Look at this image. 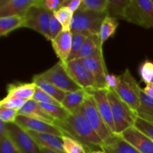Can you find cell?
I'll return each mask as SVG.
<instances>
[{
    "mask_svg": "<svg viewBox=\"0 0 153 153\" xmlns=\"http://www.w3.org/2000/svg\"><path fill=\"white\" fill-rule=\"evenodd\" d=\"M40 151H41V153H60L58 152H56V151L47 149V148H40Z\"/></svg>",
    "mask_w": 153,
    "mask_h": 153,
    "instance_id": "cell-45",
    "label": "cell"
},
{
    "mask_svg": "<svg viewBox=\"0 0 153 153\" xmlns=\"http://www.w3.org/2000/svg\"><path fill=\"white\" fill-rule=\"evenodd\" d=\"M137 117L153 123V99L148 97L142 89L140 94V105L136 112Z\"/></svg>",
    "mask_w": 153,
    "mask_h": 153,
    "instance_id": "cell-25",
    "label": "cell"
},
{
    "mask_svg": "<svg viewBox=\"0 0 153 153\" xmlns=\"http://www.w3.org/2000/svg\"><path fill=\"white\" fill-rule=\"evenodd\" d=\"M134 126L153 140V123L137 117Z\"/></svg>",
    "mask_w": 153,
    "mask_h": 153,
    "instance_id": "cell-37",
    "label": "cell"
},
{
    "mask_svg": "<svg viewBox=\"0 0 153 153\" xmlns=\"http://www.w3.org/2000/svg\"><path fill=\"white\" fill-rule=\"evenodd\" d=\"M33 100L34 101L37 102L38 103H45V104H49V105H59L62 106L60 102H58L55 99L49 96V94H46L41 89L39 88L36 87L35 92H34V97Z\"/></svg>",
    "mask_w": 153,
    "mask_h": 153,
    "instance_id": "cell-34",
    "label": "cell"
},
{
    "mask_svg": "<svg viewBox=\"0 0 153 153\" xmlns=\"http://www.w3.org/2000/svg\"><path fill=\"white\" fill-rule=\"evenodd\" d=\"M38 0H1L0 17L10 16H22L28 9L37 4Z\"/></svg>",
    "mask_w": 153,
    "mask_h": 153,
    "instance_id": "cell-15",
    "label": "cell"
},
{
    "mask_svg": "<svg viewBox=\"0 0 153 153\" xmlns=\"http://www.w3.org/2000/svg\"><path fill=\"white\" fill-rule=\"evenodd\" d=\"M67 73L73 81L82 89L87 91L98 89L97 82L92 73L87 68L81 59H74L67 61L64 64Z\"/></svg>",
    "mask_w": 153,
    "mask_h": 153,
    "instance_id": "cell-10",
    "label": "cell"
},
{
    "mask_svg": "<svg viewBox=\"0 0 153 153\" xmlns=\"http://www.w3.org/2000/svg\"><path fill=\"white\" fill-rule=\"evenodd\" d=\"M6 125L10 140L21 153H41L40 147L28 131L16 123Z\"/></svg>",
    "mask_w": 153,
    "mask_h": 153,
    "instance_id": "cell-9",
    "label": "cell"
},
{
    "mask_svg": "<svg viewBox=\"0 0 153 153\" xmlns=\"http://www.w3.org/2000/svg\"><path fill=\"white\" fill-rule=\"evenodd\" d=\"M7 125L5 123L0 120V137H3L4 136L7 135Z\"/></svg>",
    "mask_w": 153,
    "mask_h": 153,
    "instance_id": "cell-44",
    "label": "cell"
},
{
    "mask_svg": "<svg viewBox=\"0 0 153 153\" xmlns=\"http://www.w3.org/2000/svg\"><path fill=\"white\" fill-rule=\"evenodd\" d=\"M143 91L146 95L153 99V82L147 84L143 89Z\"/></svg>",
    "mask_w": 153,
    "mask_h": 153,
    "instance_id": "cell-43",
    "label": "cell"
},
{
    "mask_svg": "<svg viewBox=\"0 0 153 153\" xmlns=\"http://www.w3.org/2000/svg\"><path fill=\"white\" fill-rule=\"evenodd\" d=\"M19 115V111L14 109L0 107V120L5 123H13Z\"/></svg>",
    "mask_w": 153,
    "mask_h": 153,
    "instance_id": "cell-36",
    "label": "cell"
},
{
    "mask_svg": "<svg viewBox=\"0 0 153 153\" xmlns=\"http://www.w3.org/2000/svg\"><path fill=\"white\" fill-rule=\"evenodd\" d=\"M28 132L40 148H47L60 153H65L63 146L62 137L47 133H38L34 131Z\"/></svg>",
    "mask_w": 153,
    "mask_h": 153,
    "instance_id": "cell-17",
    "label": "cell"
},
{
    "mask_svg": "<svg viewBox=\"0 0 153 153\" xmlns=\"http://www.w3.org/2000/svg\"><path fill=\"white\" fill-rule=\"evenodd\" d=\"M87 68L91 71L97 82L98 89H107L106 88L105 79L107 76V69L105 64L102 50L100 51L95 55L91 57L81 59Z\"/></svg>",
    "mask_w": 153,
    "mask_h": 153,
    "instance_id": "cell-11",
    "label": "cell"
},
{
    "mask_svg": "<svg viewBox=\"0 0 153 153\" xmlns=\"http://www.w3.org/2000/svg\"><path fill=\"white\" fill-rule=\"evenodd\" d=\"M19 115L55 125V120L49 116L42 108L40 105L34 100H28L26 104L19 111Z\"/></svg>",
    "mask_w": 153,
    "mask_h": 153,
    "instance_id": "cell-19",
    "label": "cell"
},
{
    "mask_svg": "<svg viewBox=\"0 0 153 153\" xmlns=\"http://www.w3.org/2000/svg\"><path fill=\"white\" fill-rule=\"evenodd\" d=\"M52 46L61 63L67 64L72 47V32L70 30H62L52 40Z\"/></svg>",
    "mask_w": 153,
    "mask_h": 153,
    "instance_id": "cell-16",
    "label": "cell"
},
{
    "mask_svg": "<svg viewBox=\"0 0 153 153\" xmlns=\"http://www.w3.org/2000/svg\"><path fill=\"white\" fill-rule=\"evenodd\" d=\"M100 149L105 153H141L120 135L117 134L103 143Z\"/></svg>",
    "mask_w": 153,
    "mask_h": 153,
    "instance_id": "cell-18",
    "label": "cell"
},
{
    "mask_svg": "<svg viewBox=\"0 0 153 153\" xmlns=\"http://www.w3.org/2000/svg\"><path fill=\"white\" fill-rule=\"evenodd\" d=\"M101 50H102V44L99 33L91 32L84 42L75 59H85L95 55Z\"/></svg>",
    "mask_w": 153,
    "mask_h": 153,
    "instance_id": "cell-21",
    "label": "cell"
},
{
    "mask_svg": "<svg viewBox=\"0 0 153 153\" xmlns=\"http://www.w3.org/2000/svg\"><path fill=\"white\" fill-rule=\"evenodd\" d=\"M36 76L50 82L66 93L74 92L82 89V88L72 79L66 70L65 65L60 61L49 70Z\"/></svg>",
    "mask_w": 153,
    "mask_h": 153,
    "instance_id": "cell-6",
    "label": "cell"
},
{
    "mask_svg": "<svg viewBox=\"0 0 153 153\" xmlns=\"http://www.w3.org/2000/svg\"><path fill=\"white\" fill-rule=\"evenodd\" d=\"M32 82H34V83H35L36 86H37V88L41 89L42 91L46 92V94H48L52 97H53V98L55 99L58 102H60L61 104V102H62V101L64 100L67 93L63 91L62 90L59 89L58 88H57L56 86H55L54 85L51 84L50 82L37 77L36 75L34 76V77H33Z\"/></svg>",
    "mask_w": 153,
    "mask_h": 153,
    "instance_id": "cell-24",
    "label": "cell"
},
{
    "mask_svg": "<svg viewBox=\"0 0 153 153\" xmlns=\"http://www.w3.org/2000/svg\"><path fill=\"white\" fill-rule=\"evenodd\" d=\"M39 104L49 116L55 120V121H63L71 114L63 106L45 104V103H39Z\"/></svg>",
    "mask_w": 153,
    "mask_h": 153,
    "instance_id": "cell-28",
    "label": "cell"
},
{
    "mask_svg": "<svg viewBox=\"0 0 153 153\" xmlns=\"http://www.w3.org/2000/svg\"><path fill=\"white\" fill-rule=\"evenodd\" d=\"M28 102V100H23L20 98H8L4 97L1 102H0V107L14 109L19 111Z\"/></svg>",
    "mask_w": 153,
    "mask_h": 153,
    "instance_id": "cell-35",
    "label": "cell"
},
{
    "mask_svg": "<svg viewBox=\"0 0 153 153\" xmlns=\"http://www.w3.org/2000/svg\"><path fill=\"white\" fill-rule=\"evenodd\" d=\"M88 91L85 89H80L74 92L67 93L61 105L67 109L71 114L79 111L84 102L88 97Z\"/></svg>",
    "mask_w": 153,
    "mask_h": 153,
    "instance_id": "cell-20",
    "label": "cell"
},
{
    "mask_svg": "<svg viewBox=\"0 0 153 153\" xmlns=\"http://www.w3.org/2000/svg\"><path fill=\"white\" fill-rule=\"evenodd\" d=\"M52 13L53 12L37 6V4L32 6L24 15V28H31L37 31L42 34L46 40L51 41L49 24Z\"/></svg>",
    "mask_w": 153,
    "mask_h": 153,
    "instance_id": "cell-7",
    "label": "cell"
},
{
    "mask_svg": "<svg viewBox=\"0 0 153 153\" xmlns=\"http://www.w3.org/2000/svg\"><path fill=\"white\" fill-rule=\"evenodd\" d=\"M89 153H105V152H102V150H94V151H92V152H91Z\"/></svg>",
    "mask_w": 153,
    "mask_h": 153,
    "instance_id": "cell-46",
    "label": "cell"
},
{
    "mask_svg": "<svg viewBox=\"0 0 153 153\" xmlns=\"http://www.w3.org/2000/svg\"><path fill=\"white\" fill-rule=\"evenodd\" d=\"M53 14L62 25L63 30H70L74 13L69 7H61L58 10L53 12Z\"/></svg>",
    "mask_w": 153,
    "mask_h": 153,
    "instance_id": "cell-31",
    "label": "cell"
},
{
    "mask_svg": "<svg viewBox=\"0 0 153 153\" xmlns=\"http://www.w3.org/2000/svg\"><path fill=\"white\" fill-rule=\"evenodd\" d=\"M141 81L146 83V85L153 82V62L146 60L143 62L139 68Z\"/></svg>",
    "mask_w": 153,
    "mask_h": 153,
    "instance_id": "cell-33",
    "label": "cell"
},
{
    "mask_svg": "<svg viewBox=\"0 0 153 153\" xmlns=\"http://www.w3.org/2000/svg\"><path fill=\"white\" fill-rule=\"evenodd\" d=\"M24 16H10L0 17V36H7L9 33L19 28H23Z\"/></svg>",
    "mask_w": 153,
    "mask_h": 153,
    "instance_id": "cell-23",
    "label": "cell"
},
{
    "mask_svg": "<svg viewBox=\"0 0 153 153\" xmlns=\"http://www.w3.org/2000/svg\"><path fill=\"white\" fill-rule=\"evenodd\" d=\"M106 16V13L78 10L73 14L70 30L72 32L99 33L102 22Z\"/></svg>",
    "mask_w": 153,
    "mask_h": 153,
    "instance_id": "cell-8",
    "label": "cell"
},
{
    "mask_svg": "<svg viewBox=\"0 0 153 153\" xmlns=\"http://www.w3.org/2000/svg\"><path fill=\"white\" fill-rule=\"evenodd\" d=\"M108 98L111 108L115 134L120 135L124 131L134 126L137 117L113 90H108Z\"/></svg>",
    "mask_w": 153,
    "mask_h": 153,
    "instance_id": "cell-2",
    "label": "cell"
},
{
    "mask_svg": "<svg viewBox=\"0 0 153 153\" xmlns=\"http://www.w3.org/2000/svg\"><path fill=\"white\" fill-rule=\"evenodd\" d=\"M55 125L64 132V135L69 136L83 143L89 152L94 147L101 148L102 141L96 134L88 120L81 111L70 114L63 121H55ZM88 152V153H89Z\"/></svg>",
    "mask_w": 153,
    "mask_h": 153,
    "instance_id": "cell-1",
    "label": "cell"
},
{
    "mask_svg": "<svg viewBox=\"0 0 153 153\" xmlns=\"http://www.w3.org/2000/svg\"><path fill=\"white\" fill-rule=\"evenodd\" d=\"M63 30L62 25H61L58 19H56L54 14L52 13L50 19V24H49V31H50V37L51 41L53 40L55 37H57L58 34Z\"/></svg>",
    "mask_w": 153,
    "mask_h": 153,
    "instance_id": "cell-40",
    "label": "cell"
},
{
    "mask_svg": "<svg viewBox=\"0 0 153 153\" xmlns=\"http://www.w3.org/2000/svg\"><path fill=\"white\" fill-rule=\"evenodd\" d=\"M37 5L49 11L55 12L62 7L63 0H38Z\"/></svg>",
    "mask_w": 153,
    "mask_h": 153,
    "instance_id": "cell-39",
    "label": "cell"
},
{
    "mask_svg": "<svg viewBox=\"0 0 153 153\" xmlns=\"http://www.w3.org/2000/svg\"><path fill=\"white\" fill-rule=\"evenodd\" d=\"M106 88L108 90H114L117 86L118 76L112 74H108L105 79Z\"/></svg>",
    "mask_w": 153,
    "mask_h": 153,
    "instance_id": "cell-41",
    "label": "cell"
},
{
    "mask_svg": "<svg viewBox=\"0 0 153 153\" xmlns=\"http://www.w3.org/2000/svg\"><path fill=\"white\" fill-rule=\"evenodd\" d=\"M121 137L141 153H153V140L134 126L124 131Z\"/></svg>",
    "mask_w": 153,
    "mask_h": 153,
    "instance_id": "cell-14",
    "label": "cell"
},
{
    "mask_svg": "<svg viewBox=\"0 0 153 153\" xmlns=\"http://www.w3.org/2000/svg\"><path fill=\"white\" fill-rule=\"evenodd\" d=\"M113 91L136 114L140 105L142 88L128 69L118 76L117 86Z\"/></svg>",
    "mask_w": 153,
    "mask_h": 153,
    "instance_id": "cell-3",
    "label": "cell"
},
{
    "mask_svg": "<svg viewBox=\"0 0 153 153\" xmlns=\"http://www.w3.org/2000/svg\"><path fill=\"white\" fill-rule=\"evenodd\" d=\"M0 153H21L10 140L8 134L0 137Z\"/></svg>",
    "mask_w": 153,
    "mask_h": 153,
    "instance_id": "cell-38",
    "label": "cell"
},
{
    "mask_svg": "<svg viewBox=\"0 0 153 153\" xmlns=\"http://www.w3.org/2000/svg\"><path fill=\"white\" fill-rule=\"evenodd\" d=\"M124 19L143 28H153L152 0H130L125 10Z\"/></svg>",
    "mask_w": 153,
    "mask_h": 153,
    "instance_id": "cell-4",
    "label": "cell"
},
{
    "mask_svg": "<svg viewBox=\"0 0 153 153\" xmlns=\"http://www.w3.org/2000/svg\"><path fill=\"white\" fill-rule=\"evenodd\" d=\"M15 123L27 131L47 133L59 137H63L64 135V132L55 125L47 123L38 120L31 119L22 115H18Z\"/></svg>",
    "mask_w": 153,
    "mask_h": 153,
    "instance_id": "cell-13",
    "label": "cell"
},
{
    "mask_svg": "<svg viewBox=\"0 0 153 153\" xmlns=\"http://www.w3.org/2000/svg\"><path fill=\"white\" fill-rule=\"evenodd\" d=\"M90 33L91 32H72V47L68 61L75 59Z\"/></svg>",
    "mask_w": 153,
    "mask_h": 153,
    "instance_id": "cell-32",
    "label": "cell"
},
{
    "mask_svg": "<svg viewBox=\"0 0 153 153\" xmlns=\"http://www.w3.org/2000/svg\"><path fill=\"white\" fill-rule=\"evenodd\" d=\"M80 111L85 115L90 125L91 126L96 134L101 139L102 143L107 141L114 135L102 118L97 109L95 100L91 94H88Z\"/></svg>",
    "mask_w": 153,
    "mask_h": 153,
    "instance_id": "cell-5",
    "label": "cell"
},
{
    "mask_svg": "<svg viewBox=\"0 0 153 153\" xmlns=\"http://www.w3.org/2000/svg\"><path fill=\"white\" fill-rule=\"evenodd\" d=\"M82 0H63V5L62 7H67L70 9L72 12L75 13L79 10L80 7Z\"/></svg>",
    "mask_w": 153,
    "mask_h": 153,
    "instance_id": "cell-42",
    "label": "cell"
},
{
    "mask_svg": "<svg viewBox=\"0 0 153 153\" xmlns=\"http://www.w3.org/2000/svg\"><path fill=\"white\" fill-rule=\"evenodd\" d=\"M108 0H82L79 10L106 13Z\"/></svg>",
    "mask_w": 153,
    "mask_h": 153,
    "instance_id": "cell-29",
    "label": "cell"
},
{
    "mask_svg": "<svg viewBox=\"0 0 153 153\" xmlns=\"http://www.w3.org/2000/svg\"><path fill=\"white\" fill-rule=\"evenodd\" d=\"M88 91L94 97L97 109L108 128H109L112 134H115V126L114 123L113 117H112L111 108L110 102L108 98V90L94 89Z\"/></svg>",
    "mask_w": 153,
    "mask_h": 153,
    "instance_id": "cell-12",
    "label": "cell"
},
{
    "mask_svg": "<svg viewBox=\"0 0 153 153\" xmlns=\"http://www.w3.org/2000/svg\"><path fill=\"white\" fill-rule=\"evenodd\" d=\"M62 140L65 153H87V151H88L83 143L73 137L64 135Z\"/></svg>",
    "mask_w": 153,
    "mask_h": 153,
    "instance_id": "cell-30",
    "label": "cell"
},
{
    "mask_svg": "<svg viewBox=\"0 0 153 153\" xmlns=\"http://www.w3.org/2000/svg\"><path fill=\"white\" fill-rule=\"evenodd\" d=\"M36 85L31 83L10 84L7 87V96L8 98H20L25 100H33L36 89Z\"/></svg>",
    "mask_w": 153,
    "mask_h": 153,
    "instance_id": "cell-22",
    "label": "cell"
},
{
    "mask_svg": "<svg viewBox=\"0 0 153 153\" xmlns=\"http://www.w3.org/2000/svg\"><path fill=\"white\" fill-rule=\"evenodd\" d=\"M130 0H108L106 15L116 19H124V13Z\"/></svg>",
    "mask_w": 153,
    "mask_h": 153,
    "instance_id": "cell-27",
    "label": "cell"
},
{
    "mask_svg": "<svg viewBox=\"0 0 153 153\" xmlns=\"http://www.w3.org/2000/svg\"><path fill=\"white\" fill-rule=\"evenodd\" d=\"M152 2H153V0H152Z\"/></svg>",
    "mask_w": 153,
    "mask_h": 153,
    "instance_id": "cell-47",
    "label": "cell"
},
{
    "mask_svg": "<svg viewBox=\"0 0 153 153\" xmlns=\"http://www.w3.org/2000/svg\"><path fill=\"white\" fill-rule=\"evenodd\" d=\"M119 25L117 19L112 18L111 16H106L103 19L102 22L100 26L99 35H100V40L102 44L106 41L108 38H110L113 34H114L117 28Z\"/></svg>",
    "mask_w": 153,
    "mask_h": 153,
    "instance_id": "cell-26",
    "label": "cell"
}]
</instances>
